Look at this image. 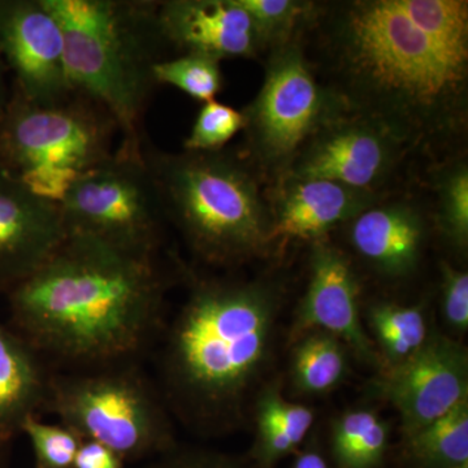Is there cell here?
<instances>
[{
	"instance_id": "cell-21",
	"label": "cell",
	"mask_w": 468,
	"mask_h": 468,
	"mask_svg": "<svg viewBox=\"0 0 468 468\" xmlns=\"http://www.w3.org/2000/svg\"><path fill=\"white\" fill-rule=\"evenodd\" d=\"M389 428L371 410H350L332 426V452L338 468H377L383 462Z\"/></svg>"
},
{
	"instance_id": "cell-1",
	"label": "cell",
	"mask_w": 468,
	"mask_h": 468,
	"mask_svg": "<svg viewBox=\"0 0 468 468\" xmlns=\"http://www.w3.org/2000/svg\"><path fill=\"white\" fill-rule=\"evenodd\" d=\"M302 36L345 110L384 125L410 150L433 155L466 133L468 45L424 32L399 0L315 3Z\"/></svg>"
},
{
	"instance_id": "cell-3",
	"label": "cell",
	"mask_w": 468,
	"mask_h": 468,
	"mask_svg": "<svg viewBox=\"0 0 468 468\" xmlns=\"http://www.w3.org/2000/svg\"><path fill=\"white\" fill-rule=\"evenodd\" d=\"M282 286L272 280L197 282L172 325L165 377L175 401L199 426H234L270 363Z\"/></svg>"
},
{
	"instance_id": "cell-5",
	"label": "cell",
	"mask_w": 468,
	"mask_h": 468,
	"mask_svg": "<svg viewBox=\"0 0 468 468\" xmlns=\"http://www.w3.org/2000/svg\"><path fill=\"white\" fill-rule=\"evenodd\" d=\"M66 42L73 90L101 104L120 128V143L143 146V122L156 82L153 68L165 58L159 2L42 0Z\"/></svg>"
},
{
	"instance_id": "cell-22",
	"label": "cell",
	"mask_w": 468,
	"mask_h": 468,
	"mask_svg": "<svg viewBox=\"0 0 468 468\" xmlns=\"http://www.w3.org/2000/svg\"><path fill=\"white\" fill-rule=\"evenodd\" d=\"M367 319L378 340L381 371L411 356L428 335L426 316L420 306L378 302L368 307Z\"/></svg>"
},
{
	"instance_id": "cell-32",
	"label": "cell",
	"mask_w": 468,
	"mask_h": 468,
	"mask_svg": "<svg viewBox=\"0 0 468 468\" xmlns=\"http://www.w3.org/2000/svg\"><path fill=\"white\" fill-rule=\"evenodd\" d=\"M9 97H11V90H9L7 85V67L3 61L2 55H0V113L7 106Z\"/></svg>"
},
{
	"instance_id": "cell-4",
	"label": "cell",
	"mask_w": 468,
	"mask_h": 468,
	"mask_svg": "<svg viewBox=\"0 0 468 468\" xmlns=\"http://www.w3.org/2000/svg\"><path fill=\"white\" fill-rule=\"evenodd\" d=\"M144 151L165 218L202 261L233 267L276 251L263 177L239 151Z\"/></svg>"
},
{
	"instance_id": "cell-28",
	"label": "cell",
	"mask_w": 468,
	"mask_h": 468,
	"mask_svg": "<svg viewBox=\"0 0 468 468\" xmlns=\"http://www.w3.org/2000/svg\"><path fill=\"white\" fill-rule=\"evenodd\" d=\"M313 410L286 401L279 384L261 388L255 403L257 427L277 428L302 442L314 424Z\"/></svg>"
},
{
	"instance_id": "cell-9",
	"label": "cell",
	"mask_w": 468,
	"mask_h": 468,
	"mask_svg": "<svg viewBox=\"0 0 468 468\" xmlns=\"http://www.w3.org/2000/svg\"><path fill=\"white\" fill-rule=\"evenodd\" d=\"M61 424L117 455L135 454L167 437L168 421L140 378L119 372L77 375L48 385Z\"/></svg>"
},
{
	"instance_id": "cell-30",
	"label": "cell",
	"mask_w": 468,
	"mask_h": 468,
	"mask_svg": "<svg viewBox=\"0 0 468 468\" xmlns=\"http://www.w3.org/2000/svg\"><path fill=\"white\" fill-rule=\"evenodd\" d=\"M73 468H122L119 455L100 442L82 440Z\"/></svg>"
},
{
	"instance_id": "cell-34",
	"label": "cell",
	"mask_w": 468,
	"mask_h": 468,
	"mask_svg": "<svg viewBox=\"0 0 468 468\" xmlns=\"http://www.w3.org/2000/svg\"><path fill=\"white\" fill-rule=\"evenodd\" d=\"M462 468H468V466H466V467H462Z\"/></svg>"
},
{
	"instance_id": "cell-33",
	"label": "cell",
	"mask_w": 468,
	"mask_h": 468,
	"mask_svg": "<svg viewBox=\"0 0 468 468\" xmlns=\"http://www.w3.org/2000/svg\"><path fill=\"white\" fill-rule=\"evenodd\" d=\"M207 468H230V467H226V466H214V467H207Z\"/></svg>"
},
{
	"instance_id": "cell-18",
	"label": "cell",
	"mask_w": 468,
	"mask_h": 468,
	"mask_svg": "<svg viewBox=\"0 0 468 468\" xmlns=\"http://www.w3.org/2000/svg\"><path fill=\"white\" fill-rule=\"evenodd\" d=\"M37 351L20 335L0 323V440L21 431L48 399Z\"/></svg>"
},
{
	"instance_id": "cell-19",
	"label": "cell",
	"mask_w": 468,
	"mask_h": 468,
	"mask_svg": "<svg viewBox=\"0 0 468 468\" xmlns=\"http://www.w3.org/2000/svg\"><path fill=\"white\" fill-rule=\"evenodd\" d=\"M292 381L304 396L334 390L347 375L346 346L334 335L311 331L294 341Z\"/></svg>"
},
{
	"instance_id": "cell-6",
	"label": "cell",
	"mask_w": 468,
	"mask_h": 468,
	"mask_svg": "<svg viewBox=\"0 0 468 468\" xmlns=\"http://www.w3.org/2000/svg\"><path fill=\"white\" fill-rule=\"evenodd\" d=\"M117 135L113 116L82 92L37 103L12 89L0 113V168L39 198L58 203L115 154Z\"/></svg>"
},
{
	"instance_id": "cell-8",
	"label": "cell",
	"mask_w": 468,
	"mask_h": 468,
	"mask_svg": "<svg viewBox=\"0 0 468 468\" xmlns=\"http://www.w3.org/2000/svg\"><path fill=\"white\" fill-rule=\"evenodd\" d=\"M144 149L120 143L106 163L68 190L58 203L67 232L158 255L167 218Z\"/></svg>"
},
{
	"instance_id": "cell-16",
	"label": "cell",
	"mask_w": 468,
	"mask_h": 468,
	"mask_svg": "<svg viewBox=\"0 0 468 468\" xmlns=\"http://www.w3.org/2000/svg\"><path fill=\"white\" fill-rule=\"evenodd\" d=\"M67 237L58 203L46 201L0 168V288L32 275Z\"/></svg>"
},
{
	"instance_id": "cell-12",
	"label": "cell",
	"mask_w": 468,
	"mask_h": 468,
	"mask_svg": "<svg viewBox=\"0 0 468 468\" xmlns=\"http://www.w3.org/2000/svg\"><path fill=\"white\" fill-rule=\"evenodd\" d=\"M0 55L27 100L55 103L75 91L63 30L42 0H0Z\"/></svg>"
},
{
	"instance_id": "cell-25",
	"label": "cell",
	"mask_w": 468,
	"mask_h": 468,
	"mask_svg": "<svg viewBox=\"0 0 468 468\" xmlns=\"http://www.w3.org/2000/svg\"><path fill=\"white\" fill-rule=\"evenodd\" d=\"M258 27L264 51L271 52L300 37L315 8L303 0H239Z\"/></svg>"
},
{
	"instance_id": "cell-17",
	"label": "cell",
	"mask_w": 468,
	"mask_h": 468,
	"mask_svg": "<svg viewBox=\"0 0 468 468\" xmlns=\"http://www.w3.org/2000/svg\"><path fill=\"white\" fill-rule=\"evenodd\" d=\"M345 226L351 249L378 275L403 279L417 271L427 242L428 224L414 203L383 198Z\"/></svg>"
},
{
	"instance_id": "cell-7",
	"label": "cell",
	"mask_w": 468,
	"mask_h": 468,
	"mask_svg": "<svg viewBox=\"0 0 468 468\" xmlns=\"http://www.w3.org/2000/svg\"><path fill=\"white\" fill-rule=\"evenodd\" d=\"M301 36L268 52L261 90L242 111L245 143L239 153L270 185L288 175L323 125L347 112L320 81Z\"/></svg>"
},
{
	"instance_id": "cell-20",
	"label": "cell",
	"mask_w": 468,
	"mask_h": 468,
	"mask_svg": "<svg viewBox=\"0 0 468 468\" xmlns=\"http://www.w3.org/2000/svg\"><path fill=\"white\" fill-rule=\"evenodd\" d=\"M406 452L418 468L468 466V401L406 437Z\"/></svg>"
},
{
	"instance_id": "cell-13",
	"label": "cell",
	"mask_w": 468,
	"mask_h": 468,
	"mask_svg": "<svg viewBox=\"0 0 468 468\" xmlns=\"http://www.w3.org/2000/svg\"><path fill=\"white\" fill-rule=\"evenodd\" d=\"M311 245L309 284L292 326V340L311 331L328 332L363 363L381 371L377 346L360 322V285L349 257L326 239Z\"/></svg>"
},
{
	"instance_id": "cell-2",
	"label": "cell",
	"mask_w": 468,
	"mask_h": 468,
	"mask_svg": "<svg viewBox=\"0 0 468 468\" xmlns=\"http://www.w3.org/2000/svg\"><path fill=\"white\" fill-rule=\"evenodd\" d=\"M8 294L15 324L34 350L98 365L140 349L158 319L165 277L158 255L67 232Z\"/></svg>"
},
{
	"instance_id": "cell-11",
	"label": "cell",
	"mask_w": 468,
	"mask_h": 468,
	"mask_svg": "<svg viewBox=\"0 0 468 468\" xmlns=\"http://www.w3.org/2000/svg\"><path fill=\"white\" fill-rule=\"evenodd\" d=\"M375 387L399 412L406 439L468 401L467 350L446 335H428L411 356L380 371Z\"/></svg>"
},
{
	"instance_id": "cell-23",
	"label": "cell",
	"mask_w": 468,
	"mask_h": 468,
	"mask_svg": "<svg viewBox=\"0 0 468 468\" xmlns=\"http://www.w3.org/2000/svg\"><path fill=\"white\" fill-rule=\"evenodd\" d=\"M436 224L442 236L458 250L468 245V165L452 160L435 178Z\"/></svg>"
},
{
	"instance_id": "cell-14",
	"label": "cell",
	"mask_w": 468,
	"mask_h": 468,
	"mask_svg": "<svg viewBox=\"0 0 468 468\" xmlns=\"http://www.w3.org/2000/svg\"><path fill=\"white\" fill-rule=\"evenodd\" d=\"M160 32L178 54L254 58L266 54L258 27L239 0L159 2Z\"/></svg>"
},
{
	"instance_id": "cell-27",
	"label": "cell",
	"mask_w": 468,
	"mask_h": 468,
	"mask_svg": "<svg viewBox=\"0 0 468 468\" xmlns=\"http://www.w3.org/2000/svg\"><path fill=\"white\" fill-rule=\"evenodd\" d=\"M21 432L32 443L39 468H73L82 439L66 426L43 423L36 415L26 419Z\"/></svg>"
},
{
	"instance_id": "cell-15",
	"label": "cell",
	"mask_w": 468,
	"mask_h": 468,
	"mask_svg": "<svg viewBox=\"0 0 468 468\" xmlns=\"http://www.w3.org/2000/svg\"><path fill=\"white\" fill-rule=\"evenodd\" d=\"M275 249L291 241L325 239L384 197L318 178L284 177L267 189Z\"/></svg>"
},
{
	"instance_id": "cell-10",
	"label": "cell",
	"mask_w": 468,
	"mask_h": 468,
	"mask_svg": "<svg viewBox=\"0 0 468 468\" xmlns=\"http://www.w3.org/2000/svg\"><path fill=\"white\" fill-rule=\"evenodd\" d=\"M410 153L408 144L384 125L344 112L310 138L285 177L334 181L384 197Z\"/></svg>"
},
{
	"instance_id": "cell-26",
	"label": "cell",
	"mask_w": 468,
	"mask_h": 468,
	"mask_svg": "<svg viewBox=\"0 0 468 468\" xmlns=\"http://www.w3.org/2000/svg\"><path fill=\"white\" fill-rule=\"evenodd\" d=\"M245 119L237 111L217 100L203 103L192 131L184 141L185 151L212 153L226 149L227 144L243 131Z\"/></svg>"
},
{
	"instance_id": "cell-31",
	"label": "cell",
	"mask_w": 468,
	"mask_h": 468,
	"mask_svg": "<svg viewBox=\"0 0 468 468\" xmlns=\"http://www.w3.org/2000/svg\"><path fill=\"white\" fill-rule=\"evenodd\" d=\"M292 468H329V466L318 451H306L295 460Z\"/></svg>"
},
{
	"instance_id": "cell-24",
	"label": "cell",
	"mask_w": 468,
	"mask_h": 468,
	"mask_svg": "<svg viewBox=\"0 0 468 468\" xmlns=\"http://www.w3.org/2000/svg\"><path fill=\"white\" fill-rule=\"evenodd\" d=\"M156 85L175 86L193 100L207 103L223 90L221 61L201 54H178L165 58L153 68Z\"/></svg>"
},
{
	"instance_id": "cell-29",
	"label": "cell",
	"mask_w": 468,
	"mask_h": 468,
	"mask_svg": "<svg viewBox=\"0 0 468 468\" xmlns=\"http://www.w3.org/2000/svg\"><path fill=\"white\" fill-rule=\"evenodd\" d=\"M441 310L446 324L463 334L468 329V273L448 261L441 266Z\"/></svg>"
}]
</instances>
